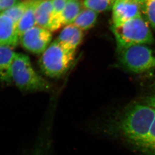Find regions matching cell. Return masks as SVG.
<instances>
[{"mask_svg":"<svg viewBox=\"0 0 155 155\" xmlns=\"http://www.w3.org/2000/svg\"><path fill=\"white\" fill-rule=\"evenodd\" d=\"M17 3V0H0V13L12 7Z\"/></svg>","mask_w":155,"mask_h":155,"instance_id":"cell-21","label":"cell"},{"mask_svg":"<svg viewBox=\"0 0 155 155\" xmlns=\"http://www.w3.org/2000/svg\"><path fill=\"white\" fill-rule=\"evenodd\" d=\"M119 59L123 67L135 73H142L155 68V51L146 45L117 47Z\"/></svg>","mask_w":155,"mask_h":155,"instance_id":"cell-5","label":"cell"},{"mask_svg":"<svg viewBox=\"0 0 155 155\" xmlns=\"http://www.w3.org/2000/svg\"><path fill=\"white\" fill-rule=\"evenodd\" d=\"M83 37V31L73 24H71L64 26L56 40L64 48L76 52Z\"/></svg>","mask_w":155,"mask_h":155,"instance_id":"cell-9","label":"cell"},{"mask_svg":"<svg viewBox=\"0 0 155 155\" xmlns=\"http://www.w3.org/2000/svg\"><path fill=\"white\" fill-rule=\"evenodd\" d=\"M46 134L41 130L32 146L22 155H48L50 143Z\"/></svg>","mask_w":155,"mask_h":155,"instance_id":"cell-15","label":"cell"},{"mask_svg":"<svg viewBox=\"0 0 155 155\" xmlns=\"http://www.w3.org/2000/svg\"><path fill=\"white\" fill-rule=\"evenodd\" d=\"M32 0H24L2 12L12 19L17 27L18 23L29 7Z\"/></svg>","mask_w":155,"mask_h":155,"instance_id":"cell-16","label":"cell"},{"mask_svg":"<svg viewBox=\"0 0 155 155\" xmlns=\"http://www.w3.org/2000/svg\"><path fill=\"white\" fill-rule=\"evenodd\" d=\"M38 2L32 0L26 11L18 22L17 30L19 39L25 32L36 26L35 12Z\"/></svg>","mask_w":155,"mask_h":155,"instance_id":"cell-12","label":"cell"},{"mask_svg":"<svg viewBox=\"0 0 155 155\" xmlns=\"http://www.w3.org/2000/svg\"><path fill=\"white\" fill-rule=\"evenodd\" d=\"M51 32L38 26L32 27L22 34L20 41L25 50L33 53H43L51 43Z\"/></svg>","mask_w":155,"mask_h":155,"instance_id":"cell-6","label":"cell"},{"mask_svg":"<svg viewBox=\"0 0 155 155\" xmlns=\"http://www.w3.org/2000/svg\"><path fill=\"white\" fill-rule=\"evenodd\" d=\"M138 1H139L140 2V4H142H142H143V2H144V1H145V0H138Z\"/></svg>","mask_w":155,"mask_h":155,"instance_id":"cell-23","label":"cell"},{"mask_svg":"<svg viewBox=\"0 0 155 155\" xmlns=\"http://www.w3.org/2000/svg\"><path fill=\"white\" fill-rule=\"evenodd\" d=\"M35 15L36 26L51 32L62 27L54 16L52 0L38 2L35 9Z\"/></svg>","mask_w":155,"mask_h":155,"instance_id":"cell-8","label":"cell"},{"mask_svg":"<svg viewBox=\"0 0 155 155\" xmlns=\"http://www.w3.org/2000/svg\"><path fill=\"white\" fill-rule=\"evenodd\" d=\"M75 54V52L64 48L56 40L42 53L40 59V67L46 76L59 78L70 67Z\"/></svg>","mask_w":155,"mask_h":155,"instance_id":"cell-4","label":"cell"},{"mask_svg":"<svg viewBox=\"0 0 155 155\" xmlns=\"http://www.w3.org/2000/svg\"><path fill=\"white\" fill-rule=\"evenodd\" d=\"M16 53L13 47L0 45V82L12 84L11 68Z\"/></svg>","mask_w":155,"mask_h":155,"instance_id":"cell-11","label":"cell"},{"mask_svg":"<svg viewBox=\"0 0 155 155\" xmlns=\"http://www.w3.org/2000/svg\"><path fill=\"white\" fill-rule=\"evenodd\" d=\"M117 47L151 44L154 38L148 22L142 15L120 25L112 27Z\"/></svg>","mask_w":155,"mask_h":155,"instance_id":"cell-3","label":"cell"},{"mask_svg":"<svg viewBox=\"0 0 155 155\" xmlns=\"http://www.w3.org/2000/svg\"><path fill=\"white\" fill-rule=\"evenodd\" d=\"M33 1H42V0H33Z\"/></svg>","mask_w":155,"mask_h":155,"instance_id":"cell-24","label":"cell"},{"mask_svg":"<svg viewBox=\"0 0 155 155\" xmlns=\"http://www.w3.org/2000/svg\"><path fill=\"white\" fill-rule=\"evenodd\" d=\"M19 40L17 27L10 18L0 13V45L13 47Z\"/></svg>","mask_w":155,"mask_h":155,"instance_id":"cell-10","label":"cell"},{"mask_svg":"<svg viewBox=\"0 0 155 155\" xmlns=\"http://www.w3.org/2000/svg\"><path fill=\"white\" fill-rule=\"evenodd\" d=\"M67 1L68 0H52L54 16L62 27L63 26L61 17Z\"/></svg>","mask_w":155,"mask_h":155,"instance_id":"cell-20","label":"cell"},{"mask_svg":"<svg viewBox=\"0 0 155 155\" xmlns=\"http://www.w3.org/2000/svg\"><path fill=\"white\" fill-rule=\"evenodd\" d=\"M142 150L152 155H155V119L146 144Z\"/></svg>","mask_w":155,"mask_h":155,"instance_id":"cell-19","label":"cell"},{"mask_svg":"<svg viewBox=\"0 0 155 155\" xmlns=\"http://www.w3.org/2000/svg\"><path fill=\"white\" fill-rule=\"evenodd\" d=\"M13 83L23 92L33 93L48 91L50 85L34 69L28 56L16 53L11 68Z\"/></svg>","mask_w":155,"mask_h":155,"instance_id":"cell-2","label":"cell"},{"mask_svg":"<svg viewBox=\"0 0 155 155\" xmlns=\"http://www.w3.org/2000/svg\"><path fill=\"white\" fill-rule=\"evenodd\" d=\"M112 11V26H115L142 15V4L138 0H115Z\"/></svg>","mask_w":155,"mask_h":155,"instance_id":"cell-7","label":"cell"},{"mask_svg":"<svg viewBox=\"0 0 155 155\" xmlns=\"http://www.w3.org/2000/svg\"><path fill=\"white\" fill-rule=\"evenodd\" d=\"M80 0H68L62 15L63 26L73 23L84 8Z\"/></svg>","mask_w":155,"mask_h":155,"instance_id":"cell-13","label":"cell"},{"mask_svg":"<svg viewBox=\"0 0 155 155\" xmlns=\"http://www.w3.org/2000/svg\"><path fill=\"white\" fill-rule=\"evenodd\" d=\"M98 14L92 10L84 8L73 24L82 31L90 29L96 23Z\"/></svg>","mask_w":155,"mask_h":155,"instance_id":"cell-14","label":"cell"},{"mask_svg":"<svg viewBox=\"0 0 155 155\" xmlns=\"http://www.w3.org/2000/svg\"><path fill=\"white\" fill-rule=\"evenodd\" d=\"M115 0H83L84 7L97 13L112 9Z\"/></svg>","mask_w":155,"mask_h":155,"instance_id":"cell-17","label":"cell"},{"mask_svg":"<svg viewBox=\"0 0 155 155\" xmlns=\"http://www.w3.org/2000/svg\"><path fill=\"white\" fill-rule=\"evenodd\" d=\"M146 104L155 108V92L147 98Z\"/></svg>","mask_w":155,"mask_h":155,"instance_id":"cell-22","label":"cell"},{"mask_svg":"<svg viewBox=\"0 0 155 155\" xmlns=\"http://www.w3.org/2000/svg\"><path fill=\"white\" fill-rule=\"evenodd\" d=\"M148 22L155 29V0H145L142 5Z\"/></svg>","mask_w":155,"mask_h":155,"instance_id":"cell-18","label":"cell"},{"mask_svg":"<svg viewBox=\"0 0 155 155\" xmlns=\"http://www.w3.org/2000/svg\"><path fill=\"white\" fill-rule=\"evenodd\" d=\"M155 119V108L148 104L128 105L119 116L116 129L127 143L143 149Z\"/></svg>","mask_w":155,"mask_h":155,"instance_id":"cell-1","label":"cell"}]
</instances>
